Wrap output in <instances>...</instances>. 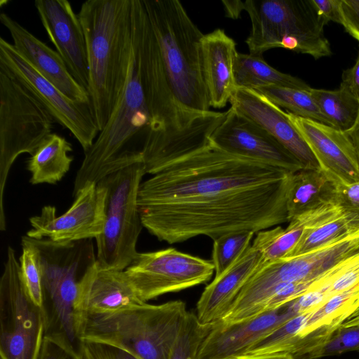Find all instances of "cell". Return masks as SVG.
Segmentation results:
<instances>
[{"label":"cell","mask_w":359,"mask_h":359,"mask_svg":"<svg viewBox=\"0 0 359 359\" xmlns=\"http://www.w3.org/2000/svg\"><path fill=\"white\" fill-rule=\"evenodd\" d=\"M236 88L257 89L269 86H284L309 90L311 88L302 79L280 72L270 66L262 55L238 53L234 64Z\"/></svg>","instance_id":"cell-27"},{"label":"cell","mask_w":359,"mask_h":359,"mask_svg":"<svg viewBox=\"0 0 359 359\" xmlns=\"http://www.w3.org/2000/svg\"><path fill=\"white\" fill-rule=\"evenodd\" d=\"M336 183V201L344 215L359 231V181Z\"/></svg>","instance_id":"cell-36"},{"label":"cell","mask_w":359,"mask_h":359,"mask_svg":"<svg viewBox=\"0 0 359 359\" xmlns=\"http://www.w3.org/2000/svg\"><path fill=\"white\" fill-rule=\"evenodd\" d=\"M353 351H359V325L339 327L322 344L301 359H318Z\"/></svg>","instance_id":"cell-35"},{"label":"cell","mask_w":359,"mask_h":359,"mask_svg":"<svg viewBox=\"0 0 359 359\" xmlns=\"http://www.w3.org/2000/svg\"><path fill=\"white\" fill-rule=\"evenodd\" d=\"M142 1L175 97L191 112H210L201 66V39L204 34L180 1Z\"/></svg>","instance_id":"cell-7"},{"label":"cell","mask_w":359,"mask_h":359,"mask_svg":"<svg viewBox=\"0 0 359 359\" xmlns=\"http://www.w3.org/2000/svg\"><path fill=\"white\" fill-rule=\"evenodd\" d=\"M146 174L141 161L98 182L106 190L104 227L95 238L97 264L102 269L124 271L138 254L136 245L143 225L137 196Z\"/></svg>","instance_id":"cell-9"},{"label":"cell","mask_w":359,"mask_h":359,"mask_svg":"<svg viewBox=\"0 0 359 359\" xmlns=\"http://www.w3.org/2000/svg\"><path fill=\"white\" fill-rule=\"evenodd\" d=\"M305 227L303 219L288 223L286 228L276 226L256 233L252 245L262 254L264 262L288 257L294 249Z\"/></svg>","instance_id":"cell-29"},{"label":"cell","mask_w":359,"mask_h":359,"mask_svg":"<svg viewBox=\"0 0 359 359\" xmlns=\"http://www.w3.org/2000/svg\"><path fill=\"white\" fill-rule=\"evenodd\" d=\"M311 93L330 126L341 131L352 128L359 113V101L348 90L341 87L333 90L311 88Z\"/></svg>","instance_id":"cell-28"},{"label":"cell","mask_w":359,"mask_h":359,"mask_svg":"<svg viewBox=\"0 0 359 359\" xmlns=\"http://www.w3.org/2000/svg\"><path fill=\"white\" fill-rule=\"evenodd\" d=\"M299 218L304 220L305 227L289 257L309 253L359 232L337 204Z\"/></svg>","instance_id":"cell-25"},{"label":"cell","mask_w":359,"mask_h":359,"mask_svg":"<svg viewBox=\"0 0 359 359\" xmlns=\"http://www.w3.org/2000/svg\"><path fill=\"white\" fill-rule=\"evenodd\" d=\"M273 103L295 116L328 126L330 123L313 98L311 90L269 86L255 89Z\"/></svg>","instance_id":"cell-30"},{"label":"cell","mask_w":359,"mask_h":359,"mask_svg":"<svg viewBox=\"0 0 359 359\" xmlns=\"http://www.w3.org/2000/svg\"><path fill=\"white\" fill-rule=\"evenodd\" d=\"M344 132L351 142L359 155V113L352 128Z\"/></svg>","instance_id":"cell-45"},{"label":"cell","mask_w":359,"mask_h":359,"mask_svg":"<svg viewBox=\"0 0 359 359\" xmlns=\"http://www.w3.org/2000/svg\"><path fill=\"white\" fill-rule=\"evenodd\" d=\"M187 313L183 301L173 300L90 314L80 339L118 348L137 359H169Z\"/></svg>","instance_id":"cell-5"},{"label":"cell","mask_w":359,"mask_h":359,"mask_svg":"<svg viewBox=\"0 0 359 359\" xmlns=\"http://www.w3.org/2000/svg\"><path fill=\"white\" fill-rule=\"evenodd\" d=\"M21 245L19 258L21 278L32 301L42 307V269L39 250L27 236L22 237Z\"/></svg>","instance_id":"cell-32"},{"label":"cell","mask_w":359,"mask_h":359,"mask_svg":"<svg viewBox=\"0 0 359 359\" xmlns=\"http://www.w3.org/2000/svg\"><path fill=\"white\" fill-rule=\"evenodd\" d=\"M101 346L107 359H137L130 353L118 348L104 344H101Z\"/></svg>","instance_id":"cell-44"},{"label":"cell","mask_w":359,"mask_h":359,"mask_svg":"<svg viewBox=\"0 0 359 359\" xmlns=\"http://www.w3.org/2000/svg\"><path fill=\"white\" fill-rule=\"evenodd\" d=\"M287 114L316 157L320 170L337 183L359 181V155L344 131Z\"/></svg>","instance_id":"cell-18"},{"label":"cell","mask_w":359,"mask_h":359,"mask_svg":"<svg viewBox=\"0 0 359 359\" xmlns=\"http://www.w3.org/2000/svg\"><path fill=\"white\" fill-rule=\"evenodd\" d=\"M340 87L348 90L359 101V51L355 65L342 74Z\"/></svg>","instance_id":"cell-39"},{"label":"cell","mask_w":359,"mask_h":359,"mask_svg":"<svg viewBox=\"0 0 359 359\" xmlns=\"http://www.w3.org/2000/svg\"><path fill=\"white\" fill-rule=\"evenodd\" d=\"M215 325L201 324L196 314L187 311L169 359H196L201 343Z\"/></svg>","instance_id":"cell-33"},{"label":"cell","mask_w":359,"mask_h":359,"mask_svg":"<svg viewBox=\"0 0 359 359\" xmlns=\"http://www.w3.org/2000/svg\"><path fill=\"white\" fill-rule=\"evenodd\" d=\"M238 53L236 42L224 29H215L201 39L202 72L212 107H224L236 88L234 64Z\"/></svg>","instance_id":"cell-23"},{"label":"cell","mask_w":359,"mask_h":359,"mask_svg":"<svg viewBox=\"0 0 359 359\" xmlns=\"http://www.w3.org/2000/svg\"><path fill=\"white\" fill-rule=\"evenodd\" d=\"M264 262L262 254L251 245L221 274L215 276L196 304V316L203 325L220 322L245 283Z\"/></svg>","instance_id":"cell-22"},{"label":"cell","mask_w":359,"mask_h":359,"mask_svg":"<svg viewBox=\"0 0 359 359\" xmlns=\"http://www.w3.org/2000/svg\"><path fill=\"white\" fill-rule=\"evenodd\" d=\"M229 102L240 114L262 128L282 144L304 169H320L318 161L287 112L254 89L236 88Z\"/></svg>","instance_id":"cell-17"},{"label":"cell","mask_w":359,"mask_h":359,"mask_svg":"<svg viewBox=\"0 0 359 359\" xmlns=\"http://www.w3.org/2000/svg\"><path fill=\"white\" fill-rule=\"evenodd\" d=\"M39 359H71L58 346L44 339Z\"/></svg>","instance_id":"cell-41"},{"label":"cell","mask_w":359,"mask_h":359,"mask_svg":"<svg viewBox=\"0 0 359 359\" xmlns=\"http://www.w3.org/2000/svg\"><path fill=\"white\" fill-rule=\"evenodd\" d=\"M0 327L1 359H39L44 338L43 313L26 290L11 246L0 280Z\"/></svg>","instance_id":"cell-11"},{"label":"cell","mask_w":359,"mask_h":359,"mask_svg":"<svg viewBox=\"0 0 359 359\" xmlns=\"http://www.w3.org/2000/svg\"><path fill=\"white\" fill-rule=\"evenodd\" d=\"M228 359H296V358L289 354H276V355H262V356H256V357L236 356V357H232V358H230Z\"/></svg>","instance_id":"cell-46"},{"label":"cell","mask_w":359,"mask_h":359,"mask_svg":"<svg viewBox=\"0 0 359 359\" xmlns=\"http://www.w3.org/2000/svg\"><path fill=\"white\" fill-rule=\"evenodd\" d=\"M79 359H107L101 344L83 341Z\"/></svg>","instance_id":"cell-42"},{"label":"cell","mask_w":359,"mask_h":359,"mask_svg":"<svg viewBox=\"0 0 359 359\" xmlns=\"http://www.w3.org/2000/svg\"><path fill=\"white\" fill-rule=\"evenodd\" d=\"M0 65L40 102L55 121L70 131L84 152L93 144L100 131L90 106L65 95L2 37Z\"/></svg>","instance_id":"cell-13"},{"label":"cell","mask_w":359,"mask_h":359,"mask_svg":"<svg viewBox=\"0 0 359 359\" xmlns=\"http://www.w3.org/2000/svg\"><path fill=\"white\" fill-rule=\"evenodd\" d=\"M359 285V252L337 264L313 281L309 289H318L327 299ZM308 289V290H309Z\"/></svg>","instance_id":"cell-31"},{"label":"cell","mask_w":359,"mask_h":359,"mask_svg":"<svg viewBox=\"0 0 359 359\" xmlns=\"http://www.w3.org/2000/svg\"><path fill=\"white\" fill-rule=\"evenodd\" d=\"M358 307L357 310L352 314V316L350 318H352V317L359 315V299L358 301Z\"/></svg>","instance_id":"cell-48"},{"label":"cell","mask_w":359,"mask_h":359,"mask_svg":"<svg viewBox=\"0 0 359 359\" xmlns=\"http://www.w3.org/2000/svg\"><path fill=\"white\" fill-rule=\"evenodd\" d=\"M245 11L252 29L245 43L257 55L283 48L316 59L332 54L324 34L327 22L317 12L313 0H246Z\"/></svg>","instance_id":"cell-8"},{"label":"cell","mask_w":359,"mask_h":359,"mask_svg":"<svg viewBox=\"0 0 359 359\" xmlns=\"http://www.w3.org/2000/svg\"><path fill=\"white\" fill-rule=\"evenodd\" d=\"M255 232L235 231L213 241L212 262L215 276L221 274L252 244Z\"/></svg>","instance_id":"cell-34"},{"label":"cell","mask_w":359,"mask_h":359,"mask_svg":"<svg viewBox=\"0 0 359 359\" xmlns=\"http://www.w3.org/2000/svg\"><path fill=\"white\" fill-rule=\"evenodd\" d=\"M105 196V188L93 183L81 189L71 207L60 215L54 206H43L39 215L29 218L31 229L26 236L55 243L96 238L104 227Z\"/></svg>","instance_id":"cell-14"},{"label":"cell","mask_w":359,"mask_h":359,"mask_svg":"<svg viewBox=\"0 0 359 359\" xmlns=\"http://www.w3.org/2000/svg\"><path fill=\"white\" fill-rule=\"evenodd\" d=\"M133 46L150 118L143 162L146 173L154 175L176 159L206 145L226 111L194 113L177 100L142 0H133Z\"/></svg>","instance_id":"cell-2"},{"label":"cell","mask_w":359,"mask_h":359,"mask_svg":"<svg viewBox=\"0 0 359 359\" xmlns=\"http://www.w3.org/2000/svg\"><path fill=\"white\" fill-rule=\"evenodd\" d=\"M144 303L137 295L124 271L102 269L96 262L81 283L77 304L80 334L87 315L111 313Z\"/></svg>","instance_id":"cell-21"},{"label":"cell","mask_w":359,"mask_h":359,"mask_svg":"<svg viewBox=\"0 0 359 359\" xmlns=\"http://www.w3.org/2000/svg\"><path fill=\"white\" fill-rule=\"evenodd\" d=\"M124 272L143 302L207 283L215 272L212 261L169 248L138 252Z\"/></svg>","instance_id":"cell-12"},{"label":"cell","mask_w":359,"mask_h":359,"mask_svg":"<svg viewBox=\"0 0 359 359\" xmlns=\"http://www.w3.org/2000/svg\"><path fill=\"white\" fill-rule=\"evenodd\" d=\"M295 316L286 304L238 323H216L201 343L196 359L239 356Z\"/></svg>","instance_id":"cell-19"},{"label":"cell","mask_w":359,"mask_h":359,"mask_svg":"<svg viewBox=\"0 0 359 359\" xmlns=\"http://www.w3.org/2000/svg\"><path fill=\"white\" fill-rule=\"evenodd\" d=\"M313 3L318 15L327 22L333 21L340 24L339 0H313Z\"/></svg>","instance_id":"cell-40"},{"label":"cell","mask_w":359,"mask_h":359,"mask_svg":"<svg viewBox=\"0 0 359 359\" xmlns=\"http://www.w3.org/2000/svg\"><path fill=\"white\" fill-rule=\"evenodd\" d=\"M224 5L225 13L227 18L238 19L241 13L245 10L244 1L240 0L236 1H222Z\"/></svg>","instance_id":"cell-43"},{"label":"cell","mask_w":359,"mask_h":359,"mask_svg":"<svg viewBox=\"0 0 359 359\" xmlns=\"http://www.w3.org/2000/svg\"><path fill=\"white\" fill-rule=\"evenodd\" d=\"M292 173L209 141L142 182L138 211L143 227L169 244L256 233L287 222Z\"/></svg>","instance_id":"cell-1"},{"label":"cell","mask_w":359,"mask_h":359,"mask_svg":"<svg viewBox=\"0 0 359 359\" xmlns=\"http://www.w3.org/2000/svg\"><path fill=\"white\" fill-rule=\"evenodd\" d=\"M340 24L359 41V0H339Z\"/></svg>","instance_id":"cell-38"},{"label":"cell","mask_w":359,"mask_h":359,"mask_svg":"<svg viewBox=\"0 0 359 359\" xmlns=\"http://www.w3.org/2000/svg\"><path fill=\"white\" fill-rule=\"evenodd\" d=\"M54 119L40 102L0 65V230H6L4 191L10 170L22 154L35 151Z\"/></svg>","instance_id":"cell-10"},{"label":"cell","mask_w":359,"mask_h":359,"mask_svg":"<svg viewBox=\"0 0 359 359\" xmlns=\"http://www.w3.org/2000/svg\"><path fill=\"white\" fill-rule=\"evenodd\" d=\"M210 142L227 152L253 158L289 172L304 169L271 135L232 107L210 135Z\"/></svg>","instance_id":"cell-15"},{"label":"cell","mask_w":359,"mask_h":359,"mask_svg":"<svg viewBox=\"0 0 359 359\" xmlns=\"http://www.w3.org/2000/svg\"><path fill=\"white\" fill-rule=\"evenodd\" d=\"M149 121L133 41L125 88L105 126L84 152L74 180L73 196L87 184H97L115 172L143 161L142 148L136 140L141 136L144 142Z\"/></svg>","instance_id":"cell-6"},{"label":"cell","mask_w":359,"mask_h":359,"mask_svg":"<svg viewBox=\"0 0 359 359\" xmlns=\"http://www.w3.org/2000/svg\"><path fill=\"white\" fill-rule=\"evenodd\" d=\"M72 144L65 137L51 133L30 155L27 169L31 173L32 184H55L69 170L74 158Z\"/></svg>","instance_id":"cell-26"},{"label":"cell","mask_w":359,"mask_h":359,"mask_svg":"<svg viewBox=\"0 0 359 359\" xmlns=\"http://www.w3.org/2000/svg\"><path fill=\"white\" fill-rule=\"evenodd\" d=\"M359 325V315L347 319L341 326L350 327Z\"/></svg>","instance_id":"cell-47"},{"label":"cell","mask_w":359,"mask_h":359,"mask_svg":"<svg viewBox=\"0 0 359 359\" xmlns=\"http://www.w3.org/2000/svg\"><path fill=\"white\" fill-rule=\"evenodd\" d=\"M327 299V295L322 290L309 289L287 304L290 310L297 316L312 313L323 304Z\"/></svg>","instance_id":"cell-37"},{"label":"cell","mask_w":359,"mask_h":359,"mask_svg":"<svg viewBox=\"0 0 359 359\" xmlns=\"http://www.w3.org/2000/svg\"><path fill=\"white\" fill-rule=\"evenodd\" d=\"M337 204L336 183L320 169L291 174L286 196L287 223Z\"/></svg>","instance_id":"cell-24"},{"label":"cell","mask_w":359,"mask_h":359,"mask_svg":"<svg viewBox=\"0 0 359 359\" xmlns=\"http://www.w3.org/2000/svg\"><path fill=\"white\" fill-rule=\"evenodd\" d=\"M78 15L86 41L90 107L100 131L126 83L133 52V0H88Z\"/></svg>","instance_id":"cell-3"},{"label":"cell","mask_w":359,"mask_h":359,"mask_svg":"<svg viewBox=\"0 0 359 359\" xmlns=\"http://www.w3.org/2000/svg\"><path fill=\"white\" fill-rule=\"evenodd\" d=\"M34 6L48 36L75 80L86 90V41L79 19L67 0H36Z\"/></svg>","instance_id":"cell-16"},{"label":"cell","mask_w":359,"mask_h":359,"mask_svg":"<svg viewBox=\"0 0 359 359\" xmlns=\"http://www.w3.org/2000/svg\"><path fill=\"white\" fill-rule=\"evenodd\" d=\"M1 23L8 29L16 50L43 77L69 98L90 106L87 90L74 78L60 54L6 13Z\"/></svg>","instance_id":"cell-20"},{"label":"cell","mask_w":359,"mask_h":359,"mask_svg":"<svg viewBox=\"0 0 359 359\" xmlns=\"http://www.w3.org/2000/svg\"><path fill=\"white\" fill-rule=\"evenodd\" d=\"M31 239L41 259L44 339L61 348L71 359H79L82 342L77 304L83 279L97 262L93 241L55 243Z\"/></svg>","instance_id":"cell-4"}]
</instances>
